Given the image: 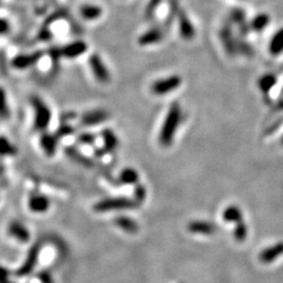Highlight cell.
<instances>
[{
	"instance_id": "1",
	"label": "cell",
	"mask_w": 283,
	"mask_h": 283,
	"mask_svg": "<svg viewBox=\"0 0 283 283\" xmlns=\"http://www.w3.org/2000/svg\"><path fill=\"white\" fill-rule=\"evenodd\" d=\"M181 118H183V113H181V108L179 104L178 103L171 104L165 117L164 123L161 125V128L159 130V141L161 146L169 147L172 145L175 134H177V131L181 122Z\"/></svg>"
},
{
	"instance_id": "2",
	"label": "cell",
	"mask_w": 283,
	"mask_h": 283,
	"mask_svg": "<svg viewBox=\"0 0 283 283\" xmlns=\"http://www.w3.org/2000/svg\"><path fill=\"white\" fill-rule=\"evenodd\" d=\"M34 108V129L39 132H44L49 128L52 121V111L44 101L37 96L31 99Z\"/></svg>"
},
{
	"instance_id": "3",
	"label": "cell",
	"mask_w": 283,
	"mask_h": 283,
	"mask_svg": "<svg viewBox=\"0 0 283 283\" xmlns=\"http://www.w3.org/2000/svg\"><path fill=\"white\" fill-rule=\"evenodd\" d=\"M138 201L128 197H110L98 201L93 205V211L97 213H107L112 211L126 210L137 207Z\"/></svg>"
},
{
	"instance_id": "4",
	"label": "cell",
	"mask_w": 283,
	"mask_h": 283,
	"mask_svg": "<svg viewBox=\"0 0 283 283\" xmlns=\"http://www.w3.org/2000/svg\"><path fill=\"white\" fill-rule=\"evenodd\" d=\"M181 84H183V78L179 75H170L154 81L150 86V90L156 96L163 97L179 88Z\"/></svg>"
},
{
	"instance_id": "5",
	"label": "cell",
	"mask_w": 283,
	"mask_h": 283,
	"mask_svg": "<svg viewBox=\"0 0 283 283\" xmlns=\"http://www.w3.org/2000/svg\"><path fill=\"white\" fill-rule=\"evenodd\" d=\"M41 251H42L41 242H36L35 245L32 246L28 255H26L22 265L16 271V275L18 277H25V276H28L34 272V269L36 268V265L39 261Z\"/></svg>"
},
{
	"instance_id": "6",
	"label": "cell",
	"mask_w": 283,
	"mask_h": 283,
	"mask_svg": "<svg viewBox=\"0 0 283 283\" xmlns=\"http://www.w3.org/2000/svg\"><path fill=\"white\" fill-rule=\"evenodd\" d=\"M88 63H89V67H90L92 75L98 82L103 83V84L109 82L111 79L110 71L108 69H107V65L105 64L102 57H101L99 53H92V55L89 57Z\"/></svg>"
},
{
	"instance_id": "7",
	"label": "cell",
	"mask_w": 283,
	"mask_h": 283,
	"mask_svg": "<svg viewBox=\"0 0 283 283\" xmlns=\"http://www.w3.org/2000/svg\"><path fill=\"white\" fill-rule=\"evenodd\" d=\"M6 233H8L11 238L16 240L19 244H28L31 240L30 229L23 222L19 220L11 221L8 226V229H6Z\"/></svg>"
},
{
	"instance_id": "8",
	"label": "cell",
	"mask_w": 283,
	"mask_h": 283,
	"mask_svg": "<svg viewBox=\"0 0 283 283\" xmlns=\"http://www.w3.org/2000/svg\"><path fill=\"white\" fill-rule=\"evenodd\" d=\"M177 28L179 32V36L184 40H192L196 35L194 24L192 23L191 19L188 17L187 13L180 8L177 11Z\"/></svg>"
},
{
	"instance_id": "9",
	"label": "cell",
	"mask_w": 283,
	"mask_h": 283,
	"mask_svg": "<svg viewBox=\"0 0 283 283\" xmlns=\"http://www.w3.org/2000/svg\"><path fill=\"white\" fill-rule=\"evenodd\" d=\"M51 207V200L42 193L34 192L31 193L28 199L29 211L35 214H43L49 211Z\"/></svg>"
},
{
	"instance_id": "10",
	"label": "cell",
	"mask_w": 283,
	"mask_h": 283,
	"mask_svg": "<svg viewBox=\"0 0 283 283\" xmlns=\"http://www.w3.org/2000/svg\"><path fill=\"white\" fill-rule=\"evenodd\" d=\"M164 32L159 28H151L143 32L138 37V44L142 47L159 44L164 40Z\"/></svg>"
},
{
	"instance_id": "11",
	"label": "cell",
	"mask_w": 283,
	"mask_h": 283,
	"mask_svg": "<svg viewBox=\"0 0 283 283\" xmlns=\"http://www.w3.org/2000/svg\"><path fill=\"white\" fill-rule=\"evenodd\" d=\"M42 52H35L32 53H25V55H18L13 58L12 65L16 70H28L33 65H35L40 59L42 58Z\"/></svg>"
},
{
	"instance_id": "12",
	"label": "cell",
	"mask_w": 283,
	"mask_h": 283,
	"mask_svg": "<svg viewBox=\"0 0 283 283\" xmlns=\"http://www.w3.org/2000/svg\"><path fill=\"white\" fill-rule=\"evenodd\" d=\"M87 50H88V45L82 41V40H78V41L71 42L61 47L60 49V53L64 58L75 59L83 56L84 53H87Z\"/></svg>"
},
{
	"instance_id": "13",
	"label": "cell",
	"mask_w": 283,
	"mask_h": 283,
	"mask_svg": "<svg viewBox=\"0 0 283 283\" xmlns=\"http://www.w3.org/2000/svg\"><path fill=\"white\" fill-rule=\"evenodd\" d=\"M59 141H60L59 138L55 133L43 132L41 134V137H40V140H39V144L46 157L52 158L55 156L58 149Z\"/></svg>"
},
{
	"instance_id": "14",
	"label": "cell",
	"mask_w": 283,
	"mask_h": 283,
	"mask_svg": "<svg viewBox=\"0 0 283 283\" xmlns=\"http://www.w3.org/2000/svg\"><path fill=\"white\" fill-rule=\"evenodd\" d=\"M109 114L103 109H94L87 111L81 117V124L84 126H93L105 122L108 120Z\"/></svg>"
},
{
	"instance_id": "15",
	"label": "cell",
	"mask_w": 283,
	"mask_h": 283,
	"mask_svg": "<svg viewBox=\"0 0 283 283\" xmlns=\"http://www.w3.org/2000/svg\"><path fill=\"white\" fill-rule=\"evenodd\" d=\"M79 13L86 21H96L102 17L104 10L101 5L94 3H84L80 6Z\"/></svg>"
},
{
	"instance_id": "16",
	"label": "cell",
	"mask_w": 283,
	"mask_h": 283,
	"mask_svg": "<svg viewBox=\"0 0 283 283\" xmlns=\"http://www.w3.org/2000/svg\"><path fill=\"white\" fill-rule=\"evenodd\" d=\"M188 231L192 234H200V235H212L216 231V227L209 221L205 220H194L191 221L187 227Z\"/></svg>"
},
{
	"instance_id": "17",
	"label": "cell",
	"mask_w": 283,
	"mask_h": 283,
	"mask_svg": "<svg viewBox=\"0 0 283 283\" xmlns=\"http://www.w3.org/2000/svg\"><path fill=\"white\" fill-rule=\"evenodd\" d=\"M114 225L127 233H137L139 231V225L137 224V221L131 217L125 216V215L118 216L114 219Z\"/></svg>"
},
{
	"instance_id": "18",
	"label": "cell",
	"mask_w": 283,
	"mask_h": 283,
	"mask_svg": "<svg viewBox=\"0 0 283 283\" xmlns=\"http://www.w3.org/2000/svg\"><path fill=\"white\" fill-rule=\"evenodd\" d=\"M18 154V148L6 137H0V159L15 157Z\"/></svg>"
},
{
	"instance_id": "19",
	"label": "cell",
	"mask_w": 283,
	"mask_h": 283,
	"mask_svg": "<svg viewBox=\"0 0 283 283\" xmlns=\"http://www.w3.org/2000/svg\"><path fill=\"white\" fill-rule=\"evenodd\" d=\"M102 138H103V149L106 152L114 151L119 146V140L116 134L110 129H105L102 131Z\"/></svg>"
},
{
	"instance_id": "20",
	"label": "cell",
	"mask_w": 283,
	"mask_h": 283,
	"mask_svg": "<svg viewBox=\"0 0 283 283\" xmlns=\"http://www.w3.org/2000/svg\"><path fill=\"white\" fill-rule=\"evenodd\" d=\"M268 51L274 56H278L283 52V28L275 33L268 45Z\"/></svg>"
},
{
	"instance_id": "21",
	"label": "cell",
	"mask_w": 283,
	"mask_h": 283,
	"mask_svg": "<svg viewBox=\"0 0 283 283\" xmlns=\"http://www.w3.org/2000/svg\"><path fill=\"white\" fill-rule=\"evenodd\" d=\"M222 219L226 222H232V224H238L242 221V213L240 209L236 206L227 207L222 212Z\"/></svg>"
},
{
	"instance_id": "22",
	"label": "cell",
	"mask_w": 283,
	"mask_h": 283,
	"mask_svg": "<svg viewBox=\"0 0 283 283\" xmlns=\"http://www.w3.org/2000/svg\"><path fill=\"white\" fill-rule=\"evenodd\" d=\"M119 178L121 183L124 185H138L140 180V175L133 168H125L121 171Z\"/></svg>"
},
{
	"instance_id": "23",
	"label": "cell",
	"mask_w": 283,
	"mask_h": 283,
	"mask_svg": "<svg viewBox=\"0 0 283 283\" xmlns=\"http://www.w3.org/2000/svg\"><path fill=\"white\" fill-rule=\"evenodd\" d=\"M231 29L229 28V26H225L224 29L221 30L220 32V37H221V41L224 42L225 45V49L226 51L230 53H234L236 51V43H235V40L232 38L231 35Z\"/></svg>"
},
{
	"instance_id": "24",
	"label": "cell",
	"mask_w": 283,
	"mask_h": 283,
	"mask_svg": "<svg viewBox=\"0 0 283 283\" xmlns=\"http://www.w3.org/2000/svg\"><path fill=\"white\" fill-rule=\"evenodd\" d=\"M269 16L267 14H259L255 16L251 21V29L255 32L264 31L269 23Z\"/></svg>"
},
{
	"instance_id": "25",
	"label": "cell",
	"mask_w": 283,
	"mask_h": 283,
	"mask_svg": "<svg viewBox=\"0 0 283 283\" xmlns=\"http://www.w3.org/2000/svg\"><path fill=\"white\" fill-rule=\"evenodd\" d=\"M283 251V247L281 245H277L275 247H272L267 248V250L264 251L260 254V260L262 262H271L273 261L277 256H279Z\"/></svg>"
},
{
	"instance_id": "26",
	"label": "cell",
	"mask_w": 283,
	"mask_h": 283,
	"mask_svg": "<svg viewBox=\"0 0 283 283\" xmlns=\"http://www.w3.org/2000/svg\"><path fill=\"white\" fill-rule=\"evenodd\" d=\"M10 118V107L8 102V96L5 90L0 87V119L6 120Z\"/></svg>"
},
{
	"instance_id": "27",
	"label": "cell",
	"mask_w": 283,
	"mask_h": 283,
	"mask_svg": "<svg viewBox=\"0 0 283 283\" xmlns=\"http://www.w3.org/2000/svg\"><path fill=\"white\" fill-rule=\"evenodd\" d=\"M259 87L265 93H267L276 84V77L274 75H265L259 79Z\"/></svg>"
},
{
	"instance_id": "28",
	"label": "cell",
	"mask_w": 283,
	"mask_h": 283,
	"mask_svg": "<svg viewBox=\"0 0 283 283\" xmlns=\"http://www.w3.org/2000/svg\"><path fill=\"white\" fill-rule=\"evenodd\" d=\"M248 235V228L244 224V221H240L238 224H236V227L234 229V237L236 240L242 241L245 240Z\"/></svg>"
},
{
	"instance_id": "29",
	"label": "cell",
	"mask_w": 283,
	"mask_h": 283,
	"mask_svg": "<svg viewBox=\"0 0 283 283\" xmlns=\"http://www.w3.org/2000/svg\"><path fill=\"white\" fill-rule=\"evenodd\" d=\"M73 133H75V128H73L71 125L66 124V123H63L61 126H59L57 131L55 132V134L59 138V140L62 139V138L72 136Z\"/></svg>"
},
{
	"instance_id": "30",
	"label": "cell",
	"mask_w": 283,
	"mask_h": 283,
	"mask_svg": "<svg viewBox=\"0 0 283 283\" xmlns=\"http://www.w3.org/2000/svg\"><path fill=\"white\" fill-rule=\"evenodd\" d=\"M78 142L83 145H92L96 142V136L90 132H83L78 137Z\"/></svg>"
},
{
	"instance_id": "31",
	"label": "cell",
	"mask_w": 283,
	"mask_h": 283,
	"mask_svg": "<svg viewBox=\"0 0 283 283\" xmlns=\"http://www.w3.org/2000/svg\"><path fill=\"white\" fill-rule=\"evenodd\" d=\"M10 277V272L0 265V283H14Z\"/></svg>"
},
{
	"instance_id": "32",
	"label": "cell",
	"mask_w": 283,
	"mask_h": 283,
	"mask_svg": "<svg viewBox=\"0 0 283 283\" xmlns=\"http://www.w3.org/2000/svg\"><path fill=\"white\" fill-rule=\"evenodd\" d=\"M134 195H136V200L141 201L142 199H144L146 196V189L140 184L136 185V189H134Z\"/></svg>"
},
{
	"instance_id": "33",
	"label": "cell",
	"mask_w": 283,
	"mask_h": 283,
	"mask_svg": "<svg viewBox=\"0 0 283 283\" xmlns=\"http://www.w3.org/2000/svg\"><path fill=\"white\" fill-rule=\"evenodd\" d=\"M11 30V24L8 20L4 18H0V36L6 35Z\"/></svg>"
},
{
	"instance_id": "34",
	"label": "cell",
	"mask_w": 283,
	"mask_h": 283,
	"mask_svg": "<svg viewBox=\"0 0 283 283\" xmlns=\"http://www.w3.org/2000/svg\"><path fill=\"white\" fill-rule=\"evenodd\" d=\"M160 2H161V0H150V2H149V4H148L147 9H146L147 14L152 15L153 13L158 10Z\"/></svg>"
},
{
	"instance_id": "35",
	"label": "cell",
	"mask_w": 283,
	"mask_h": 283,
	"mask_svg": "<svg viewBox=\"0 0 283 283\" xmlns=\"http://www.w3.org/2000/svg\"><path fill=\"white\" fill-rule=\"evenodd\" d=\"M38 278H39V281L41 283H53L51 273L47 272V271L40 273Z\"/></svg>"
},
{
	"instance_id": "36",
	"label": "cell",
	"mask_w": 283,
	"mask_h": 283,
	"mask_svg": "<svg viewBox=\"0 0 283 283\" xmlns=\"http://www.w3.org/2000/svg\"><path fill=\"white\" fill-rule=\"evenodd\" d=\"M4 170H5V167L3 164H0V177H2L4 174Z\"/></svg>"
}]
</instances>
